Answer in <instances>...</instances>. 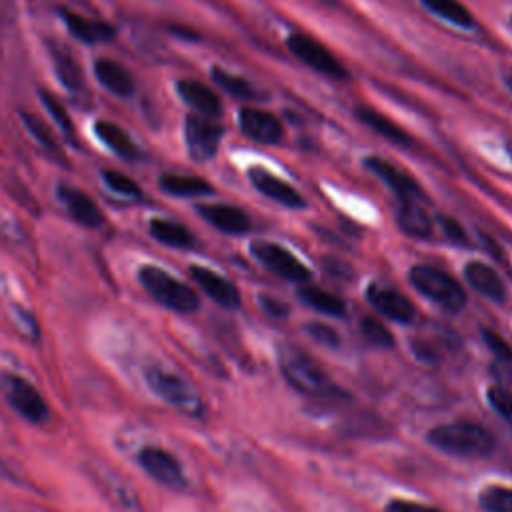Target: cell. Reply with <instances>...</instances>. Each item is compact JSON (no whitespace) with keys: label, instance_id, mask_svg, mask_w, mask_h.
I'll return each mask as SVG.
<instances>
[{"label":"cell","instance_id":"cell-15","mask_svg":"<svg viewBox=\"0 0 512 512\" xmlns=\"http://www.w3.org/2000/svg\"><path fill=\"white\" fill-rule=\"evenodd\" d=\"M58 198L76 222H80L84 226H90V228L102 224V220H104L102 212L86 192H82V190H78L70 184H60L58 186Z\"/></svg>","mask_w":512,"mask_h":512},{"label":"cell","instance_id":"cell-16","mask_svg":"<svg viewBox=\"0 0 512 512\" xmlns=\"http://www.w3.org/2000/svg\"><path fill=\"white\" fill-rule=\"evenodd\" d=\"M198 214L226 234H242L250 228V216L230 204H200Z\"/></svg>","mask_w":512,"mask_h":512},{"label":"cell","instance_id":"cell-41","mask_svg":"<svg viewBox=\"0 0 512 512\" xmlns=\"http://www.w3.org/2000/svg\"><path fill=\"white\" fill-rule=\"evenodd\" d=\"M386 510L388 512H442V510H438L434 506L412 502V500H402V498H394L392 502H388Z\"/></svg>","mask_w":512,"mask_h":512},{"label":"cell","instance_id":"cell-40","mask_svg":"<svg viewBox=\"0 0 512 512\" xmlns=\"http://www.w3.org/2000/svg\"><path fill=\"white\" fill-rule=\"evenodd\" d=\"M306 332L320 344H326V346H338L340 338H338V332L334 328H330L328 324H320V322H312V324H306Z\"/></svg>","mask_w":512,"mask_h":512},{"label":"cell","instance_id":"cell-9","mask_svg":"<svg viewBox=\"0 0 512 512\" xmlns=\"http://www.w3.org/2000/svg\"><path fill=\"white\" fill-rule=\"evenodd\" d=\"M222 132V126L216 120L202 114H188L184 122V140L190 156L198 162L214 158L222 140Z\"/></svg>","mask_w":512,"mask_h":512},{"label":"cell","instance_id":"cell-29","mask_svg":"<svg viewBox=\"0 0 512 512\" xmlns=\"http://www.w3.org/2000/svg\"><path fill=\"white\" fill-rule=\"evenodd\" d=\"M52 60H54V70H56V76L58 80L72 92L80 90L82 88V70L80 66L70 58V54L66 52H58V50H52Z\"/></svg>","mask_w":512,"mask_h":512},{"label":"cell","instance_id":"cell-36","mask_svg":"<svg viewBox=\"0 0 512 512\" xmlns=\"http://www.w3.org/2000/svg\"><path fill=\"white\" fill-rule=\"evenodd\" d=\"M486 396H488V404L492 406V410L502 420L512 424V392L502 386H492V388H488Z\"/></svg>","mask_w":512,"mask_h":512},{"label":"cell","instance_id":"cell-42","mask_svg":"<svg viewBox=\"0 0 512 512\" xmlns=\"http://www.w3.org/2000/svg\"><path fill=\"white\" fill-rule=\"evenodd\" d=\"M258 302H260V308L272 318H286L288 316V306L284 302L272 298V296H260Z\"/></svg>","mask_w":512,"mask_h":512},{"label":"cell","instance_id":"cell-19","mask_svg":"<svg viewBox=\"0 0 512 512\" xmlns=\"http://www.w3.org/2000/svg\"><path fill=\"white\" fill-rule=\"evenodd\" d=\"M94 74H96L98 82L112 94L122 96V98H128L134 94L136 82H134L132 74L122 64H118L110 58H98L94 62Z\"/></svg>","mask_w":512,"mask_h":512},{"label":"cell","instance_id":"cell-46","mask_svg":"<svg viewBox=\"0 0 512 512\" xmlns=\"http://www.w3.org/2000/svg\"><path fill=\"white\" fill-rule=\"evenodd\" d=\"M506 148H508V154H510V158H512V142H508Z\"/></svg>","mask_w":512,"mask_h":512},{"label":"cell","instance_id":"cell-4","mask_svg":"<svg viewBox=\"0 0 512 512\" xmlns=\"http://www.w3.org/2000/svg\"><path fill=\"white\" fill-rule=\"evenodd\" d=\"M138 280L142 284V288L164 308L180 312V314H190L194 310H198L200 300L196 296V292L180 282L178 278H174L172 274H168L166 270L158 268V266H142L138 272Z\"/></svg>","mask_w":512,"mask_h":512},{"label":"cell","instance_id":"cell-27","mask_svg":"<svg viewBox=\"0 0 512 512\" xmlns=\"http://www.w3.org/2000/svg\"><path fill=\"white\" fill-rule=\"evenodd\" d=\"M298 296L308 306H312L314 310H318L322 314H328V316H344L346 314L344 300L328 290L318 288V286H304V288H300Z\"/></svg>","mask_w":512,"mask_h":512},{"label":"cell","instance_id":"cell-32","mask_svg":"<svg viewBox=\"0 0 512 512\" xmlns=\"http://www.w3.org/2000/svg\"><path fill=\"white\" fill-rule=\"evenodd\" d=\"M40 98H42V104L46 106L48 114L54 118V122L60 126V130L66 134L68 140H74V126H72V120L64 108V104H60V100L46 92V90H40Z\"/></svg>","mask_w":512,"mask_h":512},{"label":"cell","instance_id":"cell-14","mask_svg":"<svg viewBox=\"0 0 512 512\" xmlns=\"http://www.w3.org/2000/svg\"><path fill=\"white\" fill-rule=\"evenodd\" d=\"M248 178L258 192H262L264 196L272 198L274 202H278L282 206H288V208H304L306 206L300 192H296L290 184H286L284 180H280L278 176L270 174L268 170H264L260 166L250 168Z\"/></svg>","mask_w":512,"mask_h":512},{"label":"cell","instance_id":"cell-13","mask_svg":"<svg viewBox=\"0 0 512 512\" xmlns=\"http://www.w3.org/2000/svg\"><path fill=\"white\" fill-rule=\"evenodd\" d=\"M188 272H190L192 280H194L216 304H220V306H224V308H236V306L240 304V292H238V288H236L230 280H226L224 276L216 274L214 270H210V268H206V266H198V264L190 266Z\"/></svg>","mask_w":512,"mask_h":512},{"label":"cell","instance_id":"cell-18","mask_svg":"<svg viewBox=\"0 0 512 512\" xmlns=\"http://www.w3.org/2000/svg\"><path fill=\"white\" fill-rule=\"evenodd\" d=\"M176 90L180 94V98L190 104L198 114L208 116V118H216L222 112V104L220 98L216 96V92L212 88H208L206 84L198 82V80H180L176 84Z\"/></svg>","mask_w":512,"mask_h":512},{"label":"cell","instance_id":"cell-20","mask_svg":"<svg viewBox=\"0 0 512 512\" xmlns=\"http://www.w3.org/2000/svg\"><path fill=\"white\" fill-rule=\"evenodd\" d=\"M464 276H466L468 284L482 296H486L494 302H502L506 298V288L492 266L472 260L464 266Z\"/></svg>","mask_w":512,"mask_h":512},{"label":"cell","instance_id":"cell-11","mask_svg":"<svg viewBox=\"0 0 512 512\" xmlns=\"http://www.w3.org/2000/svg\"><path fill=\"white\" fill-rule=\"evenodd\" d=\"M366 298L382 316H386L394 322L408 324L416 316L414 304L402 292H398L394 288H388L382 284H370L366 290Z\"/></svg>","mask_w":512,"mask_h":512},{"label":"cell","instance_id":"cell-21","mask_svg":"<svg viewBox=\"0 0 512 512\" xmlns=\"http://www.w3.org/2000/svg\"><path fill=\"white\" fill-rule=\"evenodd\" d=\"M62 18H64L70 34L76 36L82 42H88V44L106 42V40L114 38V34H116V30L110 24L90 20V18H86L82 14H76V12L68 10V8L62 10Z\"/></svg>","mask_w":512,"mask_h":512},{"label":"cell","instance_id":"cell-6","mask_svg":"<svg viewBox=\"0 0 512 512\" xmlns=\"http://www.w3.org/2000/svg\"><path fill=\"white\" fill-rule=\"evenodd\" d=\"M0 392L6 398L8 406L30 424H44L50 418V408L44 396L30 384L24 376L2 370L0 372Z\"/></svg>","mask_w":512,"mask_h":512},{"label":"cell","instance_id":"cell-47","mask_svg":"<svg viewBox=\"0 0 512 512\" xmlns=\"http://www.w3.org/2000/svg\"><path fill=\"white\" fill-rule=\"evenodd\" d=\"M510 26H512V18H510Z\"/></svg>","mask_w":512,"mask_h":512},{"label":"cell","instance_id":"cell-38","mask_svg":"<svg viewBox=\"0 0 512 512\" xmlns=\"http://www.w3.org/2000/svg\"><path fill=\"white\" fill-rule=\"evenodd\" d=\"M12 318H14L16 326H18V330H20L26 338H38V324H36L34 316H32L28 310H24L22 306L14 304V306H12Z\"/></svg>","mask_w":512,"mask_h":512},{"label":"cell","instance_id":"cell-35","mask_svg":"<svg viewBox=\"0 0 512 512\" xmlns=\"http://www.w3.org/2000/svg\"><path fill=\"white\" fill-rule=\"evenodd\" d=\"M102 178H104L106 186H108L110 190H114L116 194L130 196V198H140V196H142V190H140V186L136 184V180H132L130 176H126V174H122V172L104 170V172H102Z\"/></svg>","mask_w":512,"mask_h":512},{"label":"cell","instance_id":"cell-26","mask_svg":"<svg viewBox=\"0 0 512 512\" xmlns=\"http://www.w3.org/2000/svg\"><path fill=\"white\" fill-rule=\"evenodd\" d=\"M398 224L406 234L416 238H426L432 232L430 216L414 200L402 202V206L398 208Z\"/></svg>","mask_w":512,"mask_h":512},{"label":"cell","instance_id":"cell-43","mask_svg":"<svg viewBox=\"0 0 512 512\" xmlns=\"http://www.w3.org/2000/svg\"><path fill=\"white\" fill-rule=\"evenodd\" d=\"M412 350H414V354L422 360V362H436V352L426 344V342H414L412 344Z\"/></svg>","mask_w":512,"mask_h":512},{"label":"cell","instance_id":"cell-31","mask_svg":"<svg viewBox=\"0 0 512 512\" xmlns=\"http://www.w3.org/2000/svg\"><path fill=\"white\" fill-rule=\"evenodd\" d=\"M212 80L222 90H226L228 94H232L236 98H248L250 100V98L258 96V92L254 90V86L248 80H244L240 76H234V74H230V72H226L222 68H212Z\"/></svg>","mask_w":512,"mask_h":512},{"label":"cell","instance_id":"cell-7","mask_svg":"<svg viewBox=\"0 0 512 512\" xmlns=\"http://www.w3.org/2000/svg\"><path fill=\"white\" fill-rule=\"evenodd\" d=\"M136 462L142 468V472H146L154 482L166 488L180 490L188 482L180 460L162 446H154V444L142 446L136 454Z\"/></svg>","mask_w":512,"mask_h":512},{"label":"cell","instance_id":"cell-2","mask_svg":"<svg viewBox=\"0 0 512 512\" xmlns=\"http://www.w3.org/2000/svg\"><path fill=\"white\" fill-rule=\"evenodd\" d=\"M428 442L452 456H486L492 452L496 440L492 432L476 422L460 420L448 422L432 428L428 432Z\"/></svg>","mask_w":512,"mask_h":512},{"label":"cell","instance_id":"cell-24","mask_svg":"<svg viewBox=\"0 0 512 512\" xmlns=\"http://www.w3.org/2000/svg\"><path fill=\"white\" fill-rule=\"evenodd\" d=\"M150 234L158 242H162L170 248H182L184 250V248H190L194 244V236L186 226H182L174 220H166V218L150 220Z\"/></svg>","mask_w":512,"mask_h":512},{"label":"cell","instance_id":"cell-12","mask_svg":"<svg viewBox=\"0 0 512 512\" xmlns=\"http://www.w3.org/2000/svg\"><path fill=\"white\" fill-rule=\"evenodd\" d=\"M238 124L244 136L260 144H278L284 136L282 122L260 108H242L238 114Z\"/></svg>","mask_w":512,"mask_h":512},{"label":"cell","instance_id":"cell-45","mask_svg":"<svg viewBox=\"0 0 512 512\" xmlns=\"http://www.w3.org/2000/svg\"><path fill=\"white\" fill-rule=\"evenodd\" d=\"M504 84H506V88L512 92V74H508V76L504 78Z\"/></svg>","mask_w":512,"mask_h":512},{"label":"cell","instance_id":"cell-3","mask_svg":"<svg viewBox=\"0 0 512 512\" xmlns=\"http://www.w3.org/2000/svg\"><path fill=\"white\" fill-rule=\"evenodd\" d=\"M278 364L282 376L302 394L308 396H330L336 392L330 376L322 366L302 348L294 344H284L278 350Z\"/></svg>","mask_w":512,"mask_h":512},{"label":"cell","instance_id":"cell-33","mask_svg":"<svg viewBox=\"0 0 512 512\" xmlns=\"http://www.w3.org/2000/svg\"><path fill=\"white\" fill-rule=\"evenodd\" d=\"M360 332L364 334V338H366L368 342H372V344H376V346H380V348H390V346H394V336L390 334V330H388L380 320H376V318H372V316L362 318V322H360Z\"/></svg>","mask_w":512,"mask_h":512},{"label":"cell","instance_id":"cell-37","mask_svg":"<svg viewBox=\"0 0 512 512\" xmlns=\"http://www.w3.org/2000/svg\"><path fill=\"white\" fill-rule=\"evenodd\" d=\"M482 340L486 342V346L490 348V352H494L496 358H500L502 362H510L512 364V346L494 330L484 328L482 330Z\"/></svg>","mask_w":512,"mask_h":512},{"label":"cell","instance_id":"cell-22","mask_svg":"<svg viewBox=\"0 0 512 512\" xmlns=\"http://www.w3.org/2000/svg\"><path fill=\"white\" fill-rule=\"evenodd\" d=\"M96 136L110 148L114 150L118 156L126 158V160H136L140 158V148L136 146V142L130 138V134L126 130H122L118 124L108 122V120H98L94 126Z\"/></svg>","mask_w":512,"mask_h":512},{"label":"cell","instance_id":"cell-17","mask_svg":"<svg viewBox=\"0 0 512 512\" xmlns=\"http://www.w3.org/2000/svg\"><path fill=\"white\" fill-rule=\"evenodd\" d=\"M364 164L372 174H376L382 182H386L388 188H392L396 194L404 196L406 200H410L414 194H420V188H418L416 180L410 174L402 172L398 166H394V164H390V162H386L378 156L366 158Z\"/></svg>","mask_w":512,"mask_h":512},{"label":"cell","instance_id":"cell-8","mask_svg":"<svg viewBox=\"0 0 512 512\" xmlns=\"http://www.w3.org/2000/svg\"><path fill=\"white\" fill-rule=\"evenodd\" d=\"M290 52L302 60L306 66L314 68L316 72L328 76V78H334V80H346L348 78V72L346 68L336 60V56L326 48L322 46L316 38L312 36H306V34H290L288 40H286Z\"/></svg>","mask_w":512,"mask_h":512},{"label":"cell","instance_id":"cell-1","mask_svg":"<svg viewBox=\"0 0 512 512\" xmlns=\"http://www.w3.org/2000/svg\"><path fill=\"white\" fill-rule=\"evenodd\" d=\"M142 380H144V386L158 400L172 406L174 410L194 418H200L204 414V402L198 390L192 386V382H188L176 370L158 362L146 364L142 368Z\"/></svg>","mask_w":512,"mask_h":512},{"label":"cell","instance_id":"cell-5","mask_svg":"<svg viewBox=\"0 0 512 512\" xmlns=\"http://www.w3.org/2000/svg\"><path fill=\"white\" fill-rule=\"evenodd\" d=\"M408 280L420 294L448 312H458L466 304V292L460 282L436 266L416 264L410 268Z\"/></svg>","mask_w":512,"mask_h":512},{"label":"cell","instance_id":"cell-44","mask_svg":"<svg viewBox=\"0 0 512 512\" xmlns=\"http://www.w3.org/2000/svg\"><path fill=\"white\" fill-rule=\"evenodd\" d=\"M324 266H326V270H330V272H338V276H344V274L352 276V270H350V268L346 266V262H342V260L324 258Z\"/></svg>","mask_w":512,"mask_h":512},{"label":"cell","instance_id":"cell-39","mask_svg":"<svg viewBox=\"0 0 512 512\" xmlns=\"http://www.w3.org/2000/svg\"><path fill=\"white\" fill-rule=\"evenodd\" d=\"M440 226H442V232L446 234L448 240H452L454 244H462V246H468L470 244V238L466 234V230L460 226V222H456L454 218L450 216H440Z\"/></svg>","mask_w":512,"mask_h":512},{"label":"cell","instance_id":"cell-30","mask_svg":"<svg viewBox=\"0 0 512 512\" xmlns=\"http://www.w3.org/2000/svg\"><path fill=\"white\" fill-rule=\"evenodd\" d=\"M478 504L484 512H512V488L486 486L478 494Z\"/></svg>","mask_w":512,"mask_h":512},{"label":"cell","instance_id":"cell-25","mask_svg":"<svg viewBox=\"0 0 512 512\" xmlns=\"http://www.w3.org/2000/svg\"><path fill=\"white\" fill-rule=\"evenodd\" d=\"M160 188L174 196H204L212 194V186L208 180L190 176V174H162Z\"/></svg>","mask_w":512,"mask_h":512},{"label":"cell","instance_id":"cell-28","mask_svg":"<svg viewBox=\"0 0 512 512\" xmlns=\"http://www.w3.org/2000/svg\"><path fill=\"white\" fill-rule=\"evenodd\" d=\"M430 12L444 18L446 22L460 26V28H472L474 16L460 0H420Z\"/></svg>","mask_w":512,"mask_h":512},{"label":"cell","instance_id":"cell-34","mask_svg":"<svg viewBox=\"0 0 512 512\" xmlns=\"http://www.w3.org/2000/svg\"><path fill=\"white\" fill-rule=\"evenodd\" d=\"M20 116H22L24 126L28 128V132L34 136V140H36L38 144H42L46 150H50V152H54V154L60 152V148H58V144H56L52 132L48 130V126H46L38 116L28 114V112H22Z\"/></svg>","mask_w":512,"mask_h":512},{"label":"cell","instance_id":"cell-10","mask_svg":"<svg viewBox=\"0 0 512 512\" xmlns=\"http://www.w3.org/2000/svg\"><path fill=\"white\" fill-rule=\"evenodd\" d=\"M252 256L270 272L292 280V282H304L310 278V270L284 246L266 242V240H254L250 244Z\"/></svg>","mask_w":512,"mask_h":512},{"label":"cell","instance_id":"cell-23","mask_svg":"<svg viewBox=\"0 0 512 512\" xmlns=\"http://www.w3.org/2000/svg\"><path fill=\"white\" fill-rule=\"evenodd\" d=\"M356 118L366 124L368 128H372L374 132H378L380 136H384L386 140L394 142V144H400V146H408L412 144V138L406 130H402L396 122H392L390 118H386L384 114L376 112L374 108H368V106H360L356 108Z\"/></svg>","mask_w":512,"mask_h":512}]
</instances>
